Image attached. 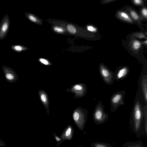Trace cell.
Listing matches in <instances>:
<instances>
[{"instance_id":"1","label":"cell","mask_w":147,"mask_h":147,"mask_svg":"<svg viewBox=\"0 0 147 147\" xmlns=\"http://www.w3.org/2000/svg\"><path fill=\"white\" fill-rule=\"evenodd\" d=\"M132 110L135 129L137 131L140 128L144 116L143 107L138 100L135 102Z\"/></svg>"},{"instance_id":"2","label":"cell","mask_w":147,"mask_h":147,"mask_svg":"<svg viewBox=\"0 0 147 147\" xmlns=\"http://www.w3.org/2000/svg\"><path fill=\"white\" fill-rule=\"evenodd\" d=\"M126 94L125 90L119 91L114 93L110 99L111 111H115L121 105L125 104L124 98Z\"/></svg>"},{"instance_id":"3","label":"cell","mask_w":147,"mask_h":147,"mask_svg":"<svg viewBox=\"0 0 147 147\" xmlns=\"http://www.w3.org/2000/svg\"><path fill=\"white\" fill-rule=\"evenodd\" d=\"M104 110L105 107L100 100L96 104L93 113V118L96 122L102 123L107 120L108 115Z\"/></svg>"},{"instance_id":"4","label":"cell","mask_w":147,"mask_h":147,"mask_svg":"<svg viewBox=\"0 0 147 147\" xmlns=\"http://www.w3.org/2000/svg\"><path fill=\"white\" fill-rule=\"evenodd\" d=\"M99 71L101 78L106 84L111 85L113 84L115 81L114 72L102 63L99 65Z\"/></svg>"},{"instance_id":"5","label":"cell","mask_w":147,"mask_h":147,"mask_svg":"<svg viewBox=\"0 0 147 147\" xmlns=\"http://www.w3.org/2000/svg\"><path fill=\"white\" fill-rule=\"evenodd\" d=\"M87 112L86 110H80L74 112L73 117L78 128L82 130L86 121Z\"/></svg>"},{"instance_id":"6","label":"cell","mask_w":147,"mask_h":147,"mask_svg":"<svg viewBox=\"0 0 147 147\" xmlns=\"http://www.w3.org/2000/svg\"><path fill=\"white\" fill-rule=\"evenodd\" d=\"M10 21L8 14H5L0 22V40L5 38L9 30Z\"/></svg>"},{"instance_id":"7","label":"cell","mask_w":147,"mask_h":147,"mask_svg":"<svg viewBox=\"0 0 147 147\" xmlns=\"http://www.w3.org/2000/svg\"><path fill=\"white\" fill-rule=\"evenodd\" d=\"M130 69L127 66L120 67L116 70L114 72L115 80L120 81L125 78L129 73Z\"/></svg>"},{"instance_id":"8","label":"cell","mask_w":147,"mask_h":147,"mask_svg":"<svg viewBox=\"0 0 147 147\" xmlns=\"http://www.w3.org/2000/svg\"><path fill=\"white\" fill-rule=\"evenodd\" d=\"M73 133V128L71 125H69L65 128L60 138L63 140H71L72 138Z\"/></svg>"},{"instance_id":"9","label":"cell","mask_w":147,"mask_h":147,"mask_svg":"<svg viewBox=\"0 0 147 147\" xmlns=\"http://www.w3.org/2000/svg\"><path fill=\"white\" fill-rule=\"evenodd\" d=\"M142 91L146 103L147 104V75L144 76L142 78L141 83Z\"/></svg>"},{"instance_id":"10","label":"cell","mask_w":147,"mask_h":147,"mask_svg":"<svg viewBox=\"0 0 147 147\" xmlns=\"http://www.w3.org/2000/svg\"><path fill=\"white\" fill-rule=\"evenodd\" d=\"M11 48L13 51L20 53L26 50L27 48L23 46L20 45H15L11 46Z\"/></svg>"},{"instance_id":"11","label":"cell","mask_w":147,"mask_h":147,"mask_svg":"<svg viewBox=\"0 0 147 147\" xmlns=\"http://www.w3.org/2000/svg\"><path fill=\"white\" fill-rule=\"evenodd\" d=\"M119 14L121 18L125 20L130 22H132V20L129 16L125 13L123 12H120L119 13Z\"/></svg>"},{"instance_id":"12","label":"cell","mask_w":147,"mask_h":147,"mask_svg":"<svg viewBox=\"0 0 147 147\" xmlns=\"http://www.w3.org/2000/svg\"><path fill=\"white\" fill-rule=\"evenodd\" d=\"M143 107L144 111V116L145 120V128L146 133L147 132V105L144 106Z\"/></svg>"},{"instance_id":"13","label":"cell","mask_w":147,"mask_h":147,"mask_svg":"<svg viewBox=\"0 0 147 147\" xmlns=\"http://www.w3.org/2000/svg\"><path fill=\"white\" fill-rule=\"evenodd\" d=\"M5 76L7 79L9 81H11L14 80L15 76L13 73L10 71L7 72L5 75Z\"/></svg>"},{"instance_id":"14","label":"cell","mask_w":147,"mask_h":147,"mask_svg":"<svg viewBox=\"0 0 147 147\" xmlns=\"http://www.w3.org/2000/svg\"><path fill=\"white\" fill-rule=\"evenodd\" d=\"M67 29L68 31L73 34H74L76 32V29L75 28L73 25L71 24H68L67 27Z\"/></svg>"},{"instance_id":"15","label":"cell","mask_w":147,"mask_h":147,"mask_svg":"<svg viewBox=\"0 0 147 147\" xmlns=\"http://www.w3.org/2000/svg\"><path fill=\"white\" fill-rule=\"evenodd\" d=\"M141 43L138 40H135L133 43V47L134 49L136 50L139 49L140 47Z\"/></svg>"},{"instance_id":"16","label":"cell","mask_w":147,"mask_h":147,"mask_svg":"<svg viewBox=\"0 0 147 147\" xmlns=\"http://www.w3.org/2000/svg\"><path fill=\"white\" fill-rule=\"evenodd\" d=\"M26 16L31 21L35 22L36 21V18L32 15L30 13H26Z\"/></svg>"},{"instance_id":"17","label":"cell","mask_w":147,"mask_h":147,"mask_svg":"<svg viewBox=\"0 0 147 147\" xmlns=\"http://www.w3.org/2000/svg\"><path fill=\"white\" fill-rule=\"evenodd\" d=\"M131 15L133 18L135 20L138 19L139 16L137 13L134 11H131L130 12Z\"/></svg>"},{"instance_id":"18","label":"cell","mask_w":147,"mask_h":147,"mask_svg":"<svg viewBox=\"0 0 147 147\" xmlns=\"http://www.w3.org/2000/svg\"><path fill=\"white\" fill-rule=\"evenodd\" d=\"M87 29L88 30L91 32H96L97 29L96 28L92 26L89 25L87 26Z\"/></svg>"},{"instance_id":"19","label":"cell","mask_w":147,"mask_h":147,"mask_svg":"<svg viewBox=\"0 0 147 147\" xmlns=\"http://www.w3.org/2000/svg\"><path fill=\"white\" fill-rule=\"evenodd\" d=\"M54 30L58 32H62L63 31V30L61 27H55L54 28Z\"/></svg>"},{"instance_id":"20","label":"cell","mask_w":147,"mask_h":147,"mask_svg":"<svg viewBox=\"0 0 147 147\" xmlns=\"http://www.w3.org/2000/svg\"><path fill=\"white\" fill-rule=\"evenodd\" d=\"M40 99L43 102H45L47 100V97L46 95L42 94L40 96Z\"/></svg>"},{"instance_id":"21","label":"cell","mask_w":147,"mask_h":147,"mask_svg":"<svg viewBox=\"0 0 147 147\" xmlns=\"http://www.w3.org/2000/svg\"><path fill=\"white\" fill-rule=\"evenodd\" d=\"M39 60L41 63L44 65H47L49 64V62L47 60L43 58H41Z\"/></svg>"},{"instance_id":"22","label":"cell","mask_w":147,"mask_h":147,"mask_svg":"<svg viewBox=\"0 0 147 147\" xmlns=\"http://www.w3.org/2000/svg\"><path fill=\"white\" fill-rule=\"evenodd\" d=\"M143 15L146 18L147 16V10L146 8H144L142 11Z\"/></svg>"},{"instance_id":"23","label":"cell","mask_w":147,"mask_h":147,"mask_svg":"<svg viewBox=\"0 0 147 147\" xmlns=\"http://www.w3.org/2000/svg\"><path fill=\"white\" fill-rule=\"evenodd\" d=\"M94 147H107L104 145L99 144V143H96L94 144Z\"/></svg>"},{"instance_id":"24","label":"cell","mask_w":147,"mask_h":147,"mask_svg":"<svg viewBox=\"0 0 147 147\" xmlns=\"http://www.w3.org/2000/svg\"><path fill=\"white\" fill-rule=\"evenodd\" d=\"M54 136L56 140L58 142H60L62 140L57 135H55Z\"/></svg>"},{"instance_id":"25","label":"cell","mask_w":147,"mask_h":147,"mask_svg":"<svg viewBox=\"0 0 147 147\" xmlns=\"http://www.w3.org/2000/svg\"><path fill=\"white\" fill-rule=\"evenodd\" d=\"M134 1L136 4H140L142 3V1L140 0H135Z\"/></svg>"},{"instance_id":"26","label":"cell","mask_w":147,"mask_h":147,"mask_svg":"<svg viewBox=\"0 0 147 147\" xmlns=\"http://www.w3.org/2000/svg\"><path fill=\"white\" fill-rule=\"evenodd\" d=\"M138 37L140 38H145V37L144 34L142 33H140L138 34Z\"/></svg>"},{"instance_id":"27","label":"cell","mask_w":147,"mask_h":147,"mask_svg":"<svg viewBox=\"0 0 147 147\" xmlns=\"http://www.w3.org/2000/svg\"><path fill=\"white\" fill-rule=\"evenodd\" d=\"M128 147H141V146L138 144L136 145H130Z\"/></svg>"},{"instance_id":"28","label":"cell","mask_w":147,"mask_h":147,"mask_svg":"<svg viewBox=\"0 0 147 147\" xmlns=\"http://www.w3.org/2000/svg\"><path fill=\"white\" fill-rule=\"evenodd\" d=\"M144 43H145V44H147V40H146V41H145Z\"/></svg>"}]
</instances>
